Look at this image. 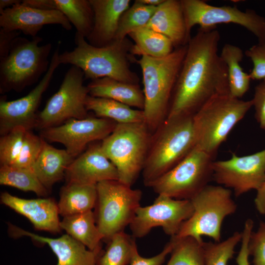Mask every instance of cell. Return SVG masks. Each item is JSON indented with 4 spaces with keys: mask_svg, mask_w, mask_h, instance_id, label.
<instances>
[{
    "mask_svg": "<svg viewBox=\"0 0 265 265\" xmlns=\"http://www.w3.org/2000/svg\"><path fill=\"white\" fill-rule=\"evenodd\" d=\"M213 157L195 146L185 158L150 187L158 195L190 200L212 179Z\"/></svg>",
    "mask_w": 265,
    "mask_h": 265,
    "instance_id": "cell-10",
    "label": "cell"
},
{
    "mask_svg": "<svg viewBox=\"0 0 265 265\" xmlns=\"http://www.w3.org/2000/svg\"><path fill=\"white\" fill-rule=\"evenodd\" d=\"M74 159L66 149H56L44 139L41 152L31 169L49 190L65 177Z\"/></svg>",
    "mask_w": 265,
    "mask_h": 265,
    "instance_id": "cell-23",
    "label": "cell"
},
{
    "mask_svg": "<svg viewBox=\"0 0 265 265\" xmlns=\"http://www.w3.org/2000/svg\"><path fill=\"white\" fill-rule=\"evenodd\" d=\"M0 184L32 191L39 196H46L49 191L31 168L12 165H0Z\"/></svg>",
    "mask_w": 265,
    "mask_h": 265,
    "instance_id": "cell-31",
    "label": "cell"
},
{
    "mask_svg": "<svg viewBox=\"0 0 265 265\" xmlns=\"http://www.w3.org/2000/svg\"><path fill=\"white\" fill-rule=\"evenodd\" d=\"M85 106L87 111L93 112L96 117L108 119L117 124L144 122L142 110L135 109L113 100L88 95Z\"/></svg>",
    "mask_w": 265,
    "mask_h": 265,
    "instance_id": "cell-27",
    "label": "cell"
},
{
    "mask_svg": "<svg viewBox=\"0 0 265 265\" xmlns=\"http://www.w3.org/2000/svg\"><path fill=\"white\" fill-rule=\"evenodd\" d=\"M47 25H59L70 30L72 25L58 10L32 8L22 2L4 10L0 14V27L6 30L19 31L32 38Z\"/></svg>",
    "mask_w": 265,
    "mask_h": 265,
    "instance_id": "cell-18",
    "label": "cell"
},
{
    "mask_svg": "<svg viewBox=\"0 0 265 265\" xmlns=\"http://www.w3.org/2000/svg\"><path fill=\"white\" fill-rule=\"evenodd\" d=\"M253 226L254 222L251 219L245 221L241 232L240 248L236 259L237 265H250L249 243Z\"/></svg>",
    "mask_w": 265,
    "mask_h": 265,
    "instance_id": "cell-42",
    "label": "cell"
},
{
    "mask_svg": "<svg viewBox=\"0 0 265 265\" xmlns=\"http://www.w3.org/2000/svg\"><path fill=\"white\" fill-rule=\"evenodd\" d=\"M175 242L166 265H205L202 242L191 237L173 236Z\"/></svg>",
    "mask_w": 265,
    "mask_h": 265,
    "instance_id": "cell-34",
    "label": "cell"
},
{
    "mask_svg": "<svg viewBox=\"0 0 265 265\" xmlns=\"http://www.w3.org/2000/svg\"><path fill=\"white\" fill-rule=\"evenodd\" d=\"M254 204L258 212L265 215V181L257 190Z\"/></svg>",
    "mask_w": 265,
    "mask_h": 265,
    "instance_id": "cell-45",
    "label": "cell"
},
{
    "mask_svg": "<svg viewBox=\"0 0 265 265\" xmlns=\"http://www.w3.org/2000/svg\"><path fill=\"white\" fill-rule=\"evenodd\" d=\"M97 198L96 185L68 183L60 190L59 213L63 217L92 211Z\"/></svg>",
    "mask_w": 265,
    "mask_h": 265,
    "instance_id": "cell-26",
    "label": "cell"
},
{
    "mask_svg": "<svg viewBox=\"0 0 265 265\" xmlns=\"http://www.w3.org/2000/svg\"><path fill=\"white\" fill-rule=\"evenodd\" d=\"M104 252L98 256L96 265H127L130 264L135 238L124 232L116 234L108 241Z\"/></svg>",
    "mask_w": 265,
    "mask_h": 265,
    "instance_id": "cell-32",
    "label": "cell"
},
{
    "mask_svg": "<svg viewBox=\"0 0 265 265\" xmlns=\"http://www.w3.org/2000/svg\"><path fill=\"white\" fill-rule=\"evenodd\" d=\"M8 231L13 237L26 236L47 244L57 257L56 265H96L99 254L87 249L85 245L67 234L57 238L43 237L11 223L8 224Z\"/></svg>",
    "mask_w": 265,
    "mask_h": 265,
    "instance_id": "cell-20",
    "label": "cell"
},
{
    "mask_svg": "<svg viewBox=\"0 0 265 265\" xmlns=\"http://www.w3.org/2000/svg\"><path fill=\"white\" fill-rule=\"evenodd\" d=\"M152 134L144 122L117 124L101 143L103 152L116 167L120 182L132 186L142 172Z\"/></svg>",
    "mask_w": 265,
    "mask_h": 265,
    "instance_id": "cell-6",
    "label": "cell"
},
{
    "mask_svg": "<svg viewBox=\"0 0 265 265\" xmlns=\"http://www.w3.org/2000/svg\"><path fill=\"white\" fill-rule=\"evenodd\" d=\"M174 237L171 238L159 254L150 258L143 257L138 252L136 245L133 250L130 265H162L167 255L170 254L174 246Z\"/></svg>",
    "mask_w": 265,
    "mask_h": 265,
    "instance_id": "cell-40",
    "label": "cell"
},
{
    "mask_svg": "<svg viewBox=\"0 0 265 265\" xmlns=\"http://www.w3.org/2000/svg\"><path fill=\"white\" fill-rule=\"evenodd\" d=\"M87 86L91 96L113 100L132 107L143 109L144 96L138 84L105 77L91 80Z\"/></svg>",
    "mask_w": 265,
    "mask_h": 265,
    "instance_id": "cell-24",
    "label": "cell"
},
{
    "mask_svg": "<svg viewBox=\"0 0 265 265\" xmlns=\"http://www.w3.org/2000/svg\"><path fill=\"white\" fill-rule=\"evenodd\" d=\"M146 26L168 38L175 48L186 45L191 38L181 0H164L157 7Z\"/></svg>",
    "mask_w": 265,
    "mask_h": 265,
    "instance_id": "cell-22",
    "label": "cell"
},
{
    "mask_svg": "<svg viewBox=\"0 0 265 265\" xmlns=\"http://www.w3.org/2000/svg\"><path fill=\"white\" fill-rule=\"evenodd\" d=\"M65 177L67 183L86 185L119 180L117 170L103 152L101 143L90 144L75 158L67 167Z\"/></svg>",
    "mask_w": 265,
    "mask_h": 265,
    "instance_id": "cell-17",
    "label": "cell"
},
{
    "mask_svg": "<svg viewBox=\"0 0 265 265\" xmlns=\"http://www.w3.org/2000/svg\"><path fill=\"white\" fill-rule=\"evenodd\" d=\"M187 44L161 57L142 55L135 60L142 71L144 123L153 134L165 121Z\"/></svg>",
    "mask_w": 265,
    "mask_h": 265,
    "instance_id": "cell-2",
    "label": "cell"
},
{
    "mask_svg": "<svg viewBox=\"0 0 265 265\" xmlns=\"http://www.w3.org/2000/svg\"><path fill=\"white\" fill-rule=\"evenodd\" d=\"M133 41L132 55L161 57L170 54L175 49L172 41L164 35L146 26L130 33Z\"/></svg>",
    "mask_w": 265,
    "mask_h": 265,
    "instance_id": "cell-29",
    "label": "cell"
},
{
    "mask_svg": "<svg viewBox=\"0 0 265 265\" xmlns=\"http://www.w3.org/2000/svg\"><path fill=\"white\" fill-rule=\"evenodd\" d=\"M60 225L68 235L90 250L99 254L101 252L100 243L104 238L96 225L92 211L63 217Z\"/></svg>",
    "mask_w": 265,
    "mask_h": 265,
    "instance_id": "cell-25",
    "label": "cell"
},
{
    "mask_svg": "<svg viewBox=\"0 0 265 265\" xmlns=\"http://www.w3.org/2000/svg\"><path fill=\"white\" fill-rule=\"evenodd\" d=\"M193 116L166 120L153 134L142 171L145 186L150 187L196 146Z\"/></svg>",
    "mask_w": 265,
    "mask_h": 265,
    "instance_id": "cell-4",
    "label": "cell"
},
{
    "mask_svg": "<svg viewBox=\"0 0 265 265\" xmlns=\"http://www.w3.org/2000/svg\"><path fill=\"white\" fill-rule=\"evenodd\" d=\"M186 27L190 35L196 25L202 29H211L221 24L240 26L253 33L258 42L265 40V18L254 10L243 11L236 6H214L202 0H181Z\"/></svg>",
    "mask_w": 265,
    "mask_h": 265,
    "instance_id": "cell-12",
    "label": "cell"
},
{
    "mask_svg": "<svg viewBox=\"0 0 265 265\" xmlns=\"http://www.w3.org/2000/svg\"><path fill=\"white\" fill-rule=\"evenodd\" d=\"M252 106V100H242L229 93L212 97L193 116L196 146L214 156Z\"/></svg>",
    "mask_w": 265,
    "mask_h": 265,
    "instance_id": "cell-5",
    "label": "cell"
},
{
    "mask_svg": "<svg viewBox=\"0 0 265 265\" xmlns=\"http://www.w3.org/2000/svg\"><path fill=\"white\" fill-rule=\"evenodd\" d=\"M59 48L54 51L48 71L38 84L26 95L8 101L3 98L0 101V134L3 135L17 127L27 131L35 128L37 109L44 92L49 86L55 71L60 62Z\"/></svg>",
    "mask_w": 265,
    "mask_h": 265,
    "instance_id": "cell-16",
    "label": "cell"
},
{
    "mask_svg": "<svg viewBox=\"0 0 265 265\" xmlns=\"http://www.w3.org/2000/svg\"><path fill=\"white\" fill-rule=\"evenodd\" d=\"M97 198L94 213L96 225L107 241L124 232L140 206L142 191L132 189L118 180L103 181L96 185Z\"/></svg>",
    "mask_w": 265,
    "mask_h": 265,
    "instance_id": "cell-9",
    "label": "cell"
},
{
    "mask_svg": "<svg viewBox=\"0 0 265 265\" xmlns=\"http://www.w3.org/2000/svg\"><path fill=\"white\" fill-rule=\"evenodd\" d=\"M20 31H8L0 28V58L6 56L14 40L19 36Z\"/></svg>",
    "mask_w": 265,
    "mask_h": 265,
    "instance_id": "cell-43",
    "label": "cell"
},
{
    "mask_svg": "<svg viewBox=\"0 0 265 265\" xmlns=\"http://www.w3.org/2000/svg\"><path fill=\"white\" fill-rule=\"evenodd\" d=\"M252 101L256 119L260 128L265 130V80L255 87Z\"/></svg>",
    "mask_w": 265,
    "mask_h": 265,
    "instance_id": "cell-41",
    "label": "cell"
},
{
    "mask_svg": "<svg viewBox=\"0 0 265 265\" xmlns=\"http://www.w3.org/2000/svg\"><path fill=\"white\" fill-rule=\"evenodd\" d=\"M55 9L60 11L75 27L76 33L85 39L94 24V12L89 0H54Z\"/></svg>",
    "mask_w": 265,
    "mask_h": 265,
    "instance_id": "cell-30",
    "label": "cell"
},
{
    "mask_svg": "<svg viewBox=\"0 0 265 265\" xmlns=\"http://www.w3.org/2000/svg\"><path fill=\"white\" fill-rule=\"evenodd\" d=\"M220 55L227 67L229 94L240 99L249 89L251 80L249 74L240 65L243 51L238 46L227 43L223 47Z\"/></svg>",
    "mask_w": 265,
    "mask_h": 265,
    "instance_id": "cell-28",
    "label": "cell"
},
{
    "mask_svg": "<svg viewBox=\"0 0 265 265\" xmlns=\"http://www.w3.org/2000/svg\"><path fill=\"white\" fill-rule=\"evenodd\" d=\"M117 123L108 119L88 116L70 119L53 127L41 130V136L46 141L63 144L73 158L80 155L88 144L103 140L113 131Z\"/></svg>",
    "mask_w": 265,
    "mask_h": 265,
    "instance_id": "cell-15",
    "label": "cell"
},
{
    "mask_svg": "<svg viewBox=\"0 0 265 265\" xmlns=\"http://www.w3.org/2000/svg\"><path fill=\"white\" fill-rule=\"evenodd\" d=\"M215 28H199L187 44L166 120L193 116L212 97L229 94L226 64L218 53Z\"/></svg>",
    "mask_w": 265,
    "mask_h": 265,
    "instance_id": "cell-1",
    "label": "cell"
},
{
    "mask_svg": "<svg viewBox=\"0 0 265 265\" xmlns=\"http://www.w3.org/2000/svg\"><path fill=\"white\" fill-rule=\"evenodd\" d=\"M27 130L17 127L0 138V165H12L18 157Z\"/></svg>",
    "mask_w": 265,
    "mask_h": 265,
    "instance_id": "cell-36",
    "label": "cell"
},
{
    "mask_svg": "<svg viewBox=\"0 0 265 265\" xmlns=\"http://www.w3.org/2000/svg\"><path fill=\"white\" fill-rule=\"evenodd\" d=\"M42 41L39 36L31 40L19 36L14 40L8 54L0 58V93L21 91L47 72L52 45H40Z\"/></svg>",
    "mask_w": 265,
    "mask_h": 265,
    "instance_id": "cell-7",
    "label": "cell"
},
{
    "mask_svg": "<svg viewBox=\"0 0 265 265\" xmlns=\"http://www.w3.org/2000/svg\"><path fill=\"white\" fill-rule=\"evenodd\" d=\"M22 3L32 8L43 10H56L54 0H24Z\"/></svg>",
    "mask_w": 265,
    "mask_h": 265,
    "instance_id": "cell-44",
    "label": "cell"
},
{
    "mask_svg": "<svg viewBox=\"0 0 265 265\" xmlns=\"http://www.w3.org/2000/svg\"><path fill=\"white\" fill-rule=\"evenodd\" d=\"M20 0H0V14L4 10L10 8L13 6L21 3Z\"/></svg>",
    "mask_w": 265,
    "mask_h": 265,
    "instance_id": "cell-46",
    "label": "cell"
},
{
    "mask_svg": "<svg viewBox=\"0 0 265 265\" xmlns=\"http://www.w3.org/2000/svg\"><path fill=\"white\" fill-rule=\"evenodd\" d=\"M241 233L236 232L222 241H203L205 265H227L236 246L241 241Z\"/></svg>",
    "mask_w": 265,
    "mask_h": 265,
    "instance_id": "cell-35",
    "label": "cell"
},
{
    "mask_svg": "<svg viewBox=\"0 0 265 265\" xmlns=\"http://www.w3.org/2000/svg\"><path fill=\"white\" fill-rule=\"evenodd\" d=\"M1 203L26 217L36 230L58 233L61 231L57 204L50 198L27 199L2 192Z\"/></svg>",
    "mask_w": 265,
    "mask_h": 265,
    "instance_id": "cell-19",
    "label": "cell"
},
{
    "mask_svg": "<svg viewBox=\"0 0 265 265\" xmlns=\"http://www.w3.org/2000/svg\"><path fill=\"white\" fill-rule=\"evenodd\" d=\"M212 170V179L237 197L257 190L265 181V149L243 156L233 153L228 159L213 161Z\"/></svg>",
    "mask_w": 265,
    "mask_h": 265,
    "instance_id": "cell-14",
    "label": "cell"
},
{
    "mask_svg": "<svg viewBox=\"0 0 265 265\" xmlns=\"http://www.w3.org/2000/svg\"><path fill=\"white\" fill-rule=\"evenodd\" d=\"M94 12L92 30L86 38L91 45L101 47L115 39L122 14L130 6V0H89Z\"/></svg>",
    "mask_w": 265,
    "mask_h": 265,
    "instance_id": "cell-21",
    "label": "cell"
},
{
    "mask_svg": "<svg viewBox=\"0 0 265 265\" xmlns=\"http://www.w3.org/2000/svg\"><path fill=\"white\" fill-rule=\"evenodd\" d=\"M76 47L72 51L59 53L60 64H71L80 69L84 79L91 80L107 77L132 84H138L137 74L130 68L133 43L127 38L114 40L101 47L90 45L86 39L76 33Z\"/></svg>",
    "mask_w": 265,
    "mask_h": 265,
    "instance_id": "cell-3",
    "label": "cell"
},
{
    "mask_svg": "<svg viewBox=\"0 0 265 265\" xmlns=\"http://www.w3.org/2000/svg\"><path fill=\"white\" fill-rule=\"evenodd\" d=\"M244 53L253 63V68L249 73L251 79L265 80V40L258 42L247 50Z\"/></svg>",
    "mask_w": 265,
    "mask_h": 265,
    "instance_id": "cell-38",
    "label": "cell"
},
{
    "mask_svg": "<svg viewBox=\"0 0 265 265\" xmlns=\"http://www.w3.org/2000/svg\"><path fill=\"white\" fill-rule=\"evenodd\" d=\"M141 3L150 6L158 7L160 5L164 0H138Z\"/></svg>",
    "mask_w": 265,
    "mask_h": 265,
    "instance_id": "cell-47",
    "label": "cell"
},
{
    "mask_svg": "<svg viewBox=\"0 0 265 265\" xmlns=\"http://www.w3.org/2000/svg\"><path fill=\"white\" fill-rule=\"evenodd\" d=\"M157 8L135 0L122 14L115 40H123L132 32L146 26Z\"/></svg>",
    "mask_w": 265,
    "mask_h": 265,
    "instance_id": "cell-33",
    "label": "cell"
},
{
    "mask_svg": "<svg viewBox=\"0 0 265 265\" xmlns=\"http://www.w3.org/2000/svg\"><path fill=\"white\" fill-rule=\"evenodd\" d=\"M190 200L193 214L183 223L176 236L191 237L202 242L204 236L215 242L220 241L223 220L237 209L231 190L220 185H208Z\"/></svg>",
    "mask_w": 265,
    "mask_h": 265,
    "instance_id": "cell-8",
    "label": "cell"
},
{
    "mask_svg": "<svg viewBox=\"0 0 265 265\" xmlns=\"http://www.w3.org/2000/svg\"><path fill=\"white\" fill-rule=\"evenodd\" d=\"M249 254L253 265H265V222L261 221L256 232H252L249 243Z\"/></svg>",
    "mask_w": 265,
    "mask_h": 265,
    "instance_id": "cell-39",
    "label": "cell"
},
{
    "mask_svg": "<svg viewBox=\"0 0 265 265\" xmlns=\"http://www.w3.org/2000/svg\"><path fill=\"white\" fill-rule=\"evenodd\" d=\"M193 212L190 200H180L164 194H159L154 203L145 207L140 206L130 224L134 238L146 236L154 228L160 227L167 235H177L184 222Z\"/></svg>",
    "mask_w": 265,
    "mask_h": 265,
    "instance_id": "cell-13",
    "label": "cell"
},
{
    "mask_svg": "<svg viewBox=\"0 0 265 265\" xmlns=\"http://www.w3.org/2000/svg\"><path fill=\"white\" fill-rule=\"evenodd\" d=\"M43 141L41 136L27 131L21 152L12 166L31 168L41 152Z\"/></svg>",
    "mask_w": 265,
    "mask_h": 265,
    "instance_id": "cell-37",
    "label": "cell"
},
{
    "mask_svg": "<svg viewBox=\"0 0 265 265\" xmlns=\"http://www.w3.org/2000/svg\"><path fill=\"white\" fill-rule=\"evenodd\" d=\"M84 80L82 70L72 66L66 73L57 91L38 113L35 128L42 130L60 125L70 119L87 117L85 101L89 90L83 85Z\"/></svg>",
    "mask_w": 265,
    "mask_h": 265,
    "instance_id": "cell-11",
    "label": "cell"
}]
</instances>
